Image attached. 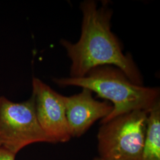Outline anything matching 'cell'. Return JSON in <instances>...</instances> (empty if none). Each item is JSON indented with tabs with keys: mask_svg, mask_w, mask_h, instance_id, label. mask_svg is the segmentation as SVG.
I'll use <instances>...</instances> for the list:
<instances>
[{
	"mask_svg": "<svg viewBox=\"0 0 160 160\" xmlns=\"http://www.w3.org/2000/svg\"><path fill=\"white\" fill-rule=\"evenodd\" d=\"M148 113L133 111L102 123L97 134L99 158L141 160Z\"/></svg>",
	"mask_w": 160,
	"mask_h": 160,
	"instance_id": "3957f363",
	"label": "cell"
},
{
	"mask_svg": "<svg viewBox=\"0 0 160 160\" xmlns=\"http://www.w3.org/2000/svg\"><path fill=\"white\" fill-rule=\"evenodd\" d=\"M141 160H160V102L148 113Z\"/></svg>",
	"mask_w": 160,
	"mask_h": 160,
	"instance_id": "52a82bcc",
	"label": "cell"
},
{
	"mask_svg": "<svg viewBox=\"0 0 160 160\" xmlns=\"http://www.w3.org/2000/svg\"><path fill=\"white\" fill-rule=\"evenodd\" d=\"M50 142L36 114L33 96L15 103L0 97V150L12 154L35 142Z\"/></svg>",
	"mask_w": 160,
	"mask_h": 160,
	"instance_id": "277c9868",
	"label": "cell"
},
{
	"mask_svg": "<svg viewBox=\"0 0 160 160\" xmlns=\"http://www.w3.org/2000/svg\"><path fill=\"white\" fill-rule=\"evenodd\" d=\"M94 160H103V159H102V158H99V157H97V158H96Z\"/></svg>",
	"mask_w": 160,
	"mask_h": 160,
	"instance_id": "9c48e42d",
	"label": "cell"
},
{
	"mask_svg": "<svg viewBox=\"0 0 160 160\" xmlns=\"http://www.w3.org/2000/svg\"><path fill=\"white\" fill-rule=\"evenodd\" d=\"M66 117L72 137H80L100 119L108 117L112 112V104L101 102L92 97V92L82 88L79 94L64 96Z\"/></svg>",
	"mask_w": 160,
	"mask_h": 160,
	"instance_id": "8992f818",
	"label": "cell"
},
{
	"mask_svg": "<svg viewBox=\"0 0 160 160\" xmlns=\"http://www.w3.org/2000/svg\"><path fill=\"white\" fill-rule=\"evenodd\" d=\"M82 13L81 33L73 43L62 39L61 45L71 61L70 77L80 78L92 69L104 65H114L120 69L133 84L143 86V78L131 55H125L119 40L111 30L113 11L104 2L87 0L81 3Z\"/></svg>",
	"mask_w": 160,
	"mask_h": 160,
	"instance_id": "6da1fadb",
	"label": "cell"
},
{
	"mask_svg": "<svg viewBox=\"0 0 160 160\" xmlns=\"http://www.w3.org/2000/svg\"><path fill=\"white\" fill-rule=\"evenodd\" d=\"M53 81L61 87L77 86L96 92L98 96L110 100L113 107L104 123L116 116L133 111L149 112L160 102L158 87H145L132 82L120 69L104 65L92 69L80 78H55Z\"/></svg>",
	"mask_w": 160,
	"mask_h": 160,
	"instance_id": "7a4b0ae2",
	"label": "cell"
},
{
	"mask_svg": "<svg viewBox=\"0 0 160 160\" xmlns=\"http://www.w3.org/2000/svg\"><path fill=\"white\" fill-rule=\"evenodd\" d=\"M32 90L36 117L46 136L52 143L69 141L64 96L37 78L32 80Z\"/></svg>",
	"mask_w": 160,
	"mask_h": 160,
	"instance_id": "5b68a950",
	"label": "cell"
},
{
	"mask_svg": "<svg viewBox=\"0 0 160 160\" xmlns=\"http://www.w3.org/2000/svg\"><path fill=\"white\" fill-rule=\"evenodd\" d=\"M15 156L8 152L0 150V160H15Z\"/></svg>",
	"mask_w": 160,
	"mask_h": 160,
	"instance_id": "ba28073f",
	"label": "cell"
}]
</instances>
